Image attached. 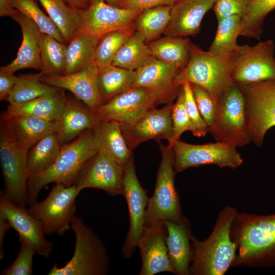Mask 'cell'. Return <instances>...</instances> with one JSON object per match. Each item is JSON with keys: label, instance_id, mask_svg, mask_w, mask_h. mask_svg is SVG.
<instances>
[{"label": "cell", "instance_id": "cell-1", "mask_svg": "<svg viewBox=\"0 0 275 275\" xmlns=\"http://www.w3.org/2000/svg\"><path fill=\"white\" fill-rule=\"evenodd\" d=\"M231 237L236 248L231 267H275V212L259 215L238 211Z\"/></svg>", "mask_w": 275, "mask_h": 275}, {"label": "cell", "instance_id": "cell-2", "mask_svg": "<svg viewBox=\"0 0 275 275\" xmlns=\"http://www.w3.org/2000/svg\"><path fill=\"white\" fill-rule=\"evenodd\" d=\"M238 212L231 205L218 213L213 229L204 240L191 234L190 275H224L234 261L236 248L231 237L232 222Z\"/></svg>", "mask_w": 275, "mask_h": 275}, {"label": "cell", "instance_id": "cell-3", "mask_svg": "<svg viewBox=\"0 0 275 275\" xmlns=\"http://www.w3.org/2000/svg\"><path fill=\"white\" fill-rule=\"evenodd\" d=\"M98 151L92 129L62 145L58 156L48 168L29 178V206L37 201L40 190L47 184L73 185L84 167Z\"/></svg>", "mask_w": 275, "mask_h": 275}, {"label": "cell", "instance_id": "cell-4", "mask_svg": "<svg viewBox=\"0 0 275 275\" xmlns=\"http://www.w3.org/2000/svg\"><path fill=\"white\" fill-rule=\"evenodd\" d=\"M234 52L218 53L205 51L190 42V57L177 74L176 82H185L205 90L217 107L223 96L234 84L232 80Z\"/></svg>", "mask_w": 275, "mask_h": 275}, {"label": "cell", "instance_id": "cell-5", "mask_svg": "<svg viewBox=\"0 0 275 275\" xmlns=\"http://www.w3.org/2000/svg\"><path fill=\"white\" fill-rule=\"evenodd\" d=\"M71 228L75 238L72 257L63 267L55 263L48 275H105L109 271V259L100 237L80 217L75 216Z\"/></svg>", "mask_w": 275, "mask_h": 275}, {"label": "cell", "instance_id": "cell-6", "mask_svg": "<svg viewBox=\"0 0 275 275\" xmlns=\"http://www.w3.org/2000/svg\"><path fill=\"white\" fill-rule=\"evenodd\" d=\"M14 139L4 112L0 122V161L4 180L1 193L9 200L25 207L29 204L28 155Z\"/></svg>", "mask_w": 275, "mask_h": 275}, {"label": "cell", "instance_id": "cell-7", "mask_svg": "<svg viewBox=\"0 0 275 275\" xmlns=\"http://www.w3.org/2000/svg\"><path fill=\"white\" fill-rule=\"evenodd\" d=\"M161 160L153 195L149 199L145 225L165 220L179 222L183 217L179 197L175 185L174 153L173 148L160 144Z\"/></svg>", "mask_w": 275, "mask_h": 275}, {"label": "cell", "instance_id": "cell-8", "mask_svg": "<svg viewBox=\"0 0 275 275\" xmlns=\"http://www.w3.org/2000/svg\"><path fill=\"white\" fill-rule=\"evenodd\" d=\"M208 133L216 142L236 148L251 142L245 109L244 99L240 88L235 85L223 96Z\"/></svg>", "mask_w": 275, "mask_h": 275}, {"label": "cell", "instance_id": "cell-9", "mask_svg": "<svg viewBox=\"0 0 275 275\" xmlns=\"http://www.w3.org/2000/svg\"><path fill=\"white\" fill-rule=\"evenodd\" d=\"M243 94L251 142L257 147L264 143L267 132L275 127V80L238 86Z\"/></svg>", "mask_w": 275, "mask_h": 275}, {"label": "cell", "instance_id": "cell-10", "mask_svg": "<svg viewBox=\"0 0 275 275\" xmlns=\"http://www.w3.org/2000/svg\"><path fill=\"white\" fill-rule=\"evenodd\" d=\"M79 193L74 184L66 186L56 183L43 201H36L28 209L41 222L46 234L62 235L71 228Z\"/></svg>", "mask_w": 275, "mask_h": 275}, {"label": "cell", "instance_id": "cell-11", "mask_svg": "<svg viewBox=\"0 0 275 275\" xmlns=\"http://www.w3.org/2000/svg\"><path fill=\"white\" fill-rule=\"evenodd\" d=\"M172 148L176 174L203 165L235 169L243 162L236 147L219 142L196 145L179 139L173 143Z\"/></svg>", "mask_w": 275, "mask_h": 275}, {"label": "cell", "instance_id": "cell-12", "mask_svg": "<svg viewBox=\"0 0 275 275\" xmlns=\"http://www.w3.org/2000/svg\"><path fill=\"white\" fill-rule=\"evenodd\" d=\"M275 45L268 39L254 45H239L234 52L232 80L240 86L275 80Z\"/></svg>", "mask_w": 275, "mask_h": 275}, {"label": "cell", "instance_id": "cell-13", "mask_svg": "<svg viewBox=\"0 0 275 275\" xmlns=\"http://www.w3.org/2000/svg\"><path fill=\"white\" fill-rule=\"evenodd\" d=\"M123 195L126 199L129 216V227L121 249L123 258L134 254L145 225V215L149 198L137 177L132 156L124 166Z\"/></svg>", "mask_w": 275, "mask_h": 275}, {"label": "cell", "instance_id": "cell-14", "mask_svg": "<svg viewBox=\"0 0 275 275\" xmlns=\"http://www.w3.org/2000/svg\"><path fill=\"white\" fill-rule=\"evenodd\" d=\"M160 103L159 95L153 90L134 87L93 111L98 121H114L122 124L134 121Z\"/></svg>", "mask_w": 275, "mask_h": 275}, {"label": "cell", "instance_id": "cell-15", "mask_svg": "<svg viewBox=\"0 0 275 275\" xmlns=\"http://www.w3.org/2000/svg\"><path fill=\"white\" fill-rule=\"evenodd\" d=\"M141 9L114 7L104 0H91L88 7L79 10L81 32L99 40L105 34L127 27L143 11Z\"/></svg>", "mask_w": 275, "mask_h": 275}, {"label": "cell", "instance_id": "cell-16", "mask_svg": "<svg viewBox=\"0 0 275 275\" xmlns=\"http://www.w3.org/2000/svg\"><path fill=\"white\" fill-rule=\"evenodd\" d=\"M124 165L102 150L84 167L74 185L80 193L88 188L100 189L112 196L123 195Z\"/></svg>", "mask_w": 275, "mask_h": 275}, {"label": "cell", "instance_id": "cell-17", "mask_svg": "<svg viewBox=\"0 0 275 275\" xmlns=\"http://www.w3.org/2000/svg\"><path fill=\"white\" fill-rule=\"evenodd\" d=\"M173 103L162 108H151L134 121L120 124L123 137L132 151L148 140L164 139L170 145L173 138L171 110Z\"/></svg>", "mask_w": 275, "mask_h": 275}, {"label": "cell", "instance_id": "cell-18", "mask_svg": "<svg viewBox=\"0 0 275 275\" xmlns=\"http://www.w3.org/2000/svg\"><path fill=\"white\" fill-rule=\"evenodd\" d=\"M0 213L17 232L20 242L32 245L36 254L41 256L48 257L50 255L53 244L46 238L41 222L28 209L14 203L1 192Z\"/></svg>", "mask_w": 275, "mask_h": 275}, {"label": "cell", "instance_id": "cell-19", "mask_svg": "<svg viewBox=\"0 0 275 275\" xmlns=\"http://www.w3.org/2000/svg\"><path fill=\"white\" fill-rule=\"evenodd\" d=\"M167 234V227L162 221L145 226L137 245L142 259L140 275H154L162 272L174 274L168 256Z\"/></svg>", "mask_w": 275, "mask_h": 275}, {"label": "cell", "instance_id": "cell-20", "mask_svg": "<svg viewBox=\"0 0 275 275\" xmlns=\"http://www.w3.org/2000/svg\"><path fill=\"white\" fill-rule=\"evenodd\" d=\"M179 71L175 66L151 56L135 70L132 87L151 89L159 95L162 103H171L182 87L176 82Z\"/></svg>", "mask_w": 275, "mask_h": 275}, {"label": "cell", "instance_id": "cell-21", "mask_svg": "<svg viewBox=\"0 0 275 275\" xmlns=\"http://www.w3.org/2000/svg\"><path fill=\"white\" fill-rule=\"evenodd\" d=\"M98 67L94 62L80 70L67 74H42L44 83L67 90L92 110L102 104L97 85Z\"/></svg>", "mask_w": 275, "mask_h": 275}, {"label": "cell", "instance_id": "cell-22", "mask_svg": "<svg viewBox=\"0 0 275 275\" xmlns=\"http://www.w3.org/2000/svg\"><path fill=\"white\" fill-rule=\"evenodd\" d=\"M215 0H178L171 11L170 22L163 32L168 36L186 37L200 32L201 21Z\"/></svg>", "mask_w": 275, "mask_h": 275}, {"label": "cell", "instance_id": "cell-23", "mask_svg": "<svg viewBox=\"0 0 275 275\" xmlns=\"http://www.w3.org/2000/svg\"><path fill=\"white\" fill-rule=\"evenodd\" d=\"M11 17L19 24L21 28L22 42L16 58L10 64L1 67L0 70L12 73L25 68L41 71L42 33L32 20L18 10Z\"/></svg>", "mask_w": 275, "mask_h": 275}, {"label": "cell", "instance_id": "cell-24", "mask_svg": "<svg viewBox=\"0 0 275 275\" xmlns=\"http://www.w3.org/2000/svg\"><path fill=\"white\" fill-rule=\"evenodd\" d=\"M168 231L166 243L171 265L177 275H189L192 257L191 224L185 216L179 222L162 221Z\"/></svg>", "mask_w": 275, "mask_h": 275}, {"label": "cell", "instance_id": "cell-25", "mask_svg": "<svg viewBox=\"0 0 275 275\" xmlns=\"http://www.w3.org/2000/svg\"><path fill=\"white\" fill-rule=\"evenodd\" d=\"M57 132L62 146L74 140L85 131L93 129L99 122L94 111L82 101L66 97Z\"/></svg>", "mask_w": 275, "mask_h": 275}, {"label": "cell", "instance_id": "cell-26", "mask_svg": "<svg viewBox=\"0 0 275 275\" xmlns=\"http://www.w3.org/2000/svg\"><path fill=\"white\" fill-rule=\"evenodd\" d=\"M8 120L12 134L17 144L29 151L45 136L57 132L59 121L51 122L32 116H20L4 112Z\"/></svg>", "mask_w": 275, "mask_h": 275}, {"label": "cell", "instance_id": "cell-27", "mask_svg": "<svg viewBox=\"0 0 275 275\" xmlns=\"http://www.w3.org/2000/svg\"><path fill=\"white\" fill-rule=\"evenodd\" d=\"M64 90L59 88L30 101L9 104L6 112L15 116H32L51 122L59 121L66 97Z\"/></svg>", "mask_w": 275, "mask_h": 275}, {"label": "cell", "instance_id": "cell-28", "mask_svg": "<svg viewBox=\"0 0 275 275\" xmlns=\"http://www.w3.org/2000/svg\"><path fill=\"white\" fill-rule=\"evenodd\" d=\"M98 150H102L125 166L132 156L122 134L120 124L99 121L92 129Z\"/></svg>", "mask_w": 275, "mask_h": 275}, {"label": "cell", "instance_id": "cell-29", "mask_svg": "<svg viewBox=\"0 0 275 275\" xmlns=\"http://www.w3.org/2000/svg\"><path fill=\"white\" fill-rule=\"evenodd\" d=\"M135 71L112 64L98 68L97 85L102 104L132 87Z\"/></svg>", "mask_w": 275, "mask_h": 275}, {"label": "cell", "instance_id": "cell-30", "mask_svg": "<svg viewBox=\"0 0 275 275\" xmlns=\"http://www.w3.org/2000/svg\"><path fill=\"white\" fill-rule=\"evenodd\" d=\"M38 1L68 43L80 31L79 10L69 6L63 0Z\"/></svg>", "mask_w": 275, "mask_h": 275}, {"label": "cell", "instance_id": "cell-31", "mask_svg": "<svg viewBox=\"0 0 275 275\" xmlns=\"http://www.w3.org/2000/svg\"><path fill=\"white\" fill-rule=\"evenodd\" d=\"M189 39L167 36L149 44L152 56L172 64L180 71L187 65L190 57Z\"/></svg>", "mask_w": 275, "mask_h": 275}, {"label": "cell", "instance_id": "cell-32", "mask_svg": "<svg viewBox=\"0 0 275 275\" xmlns=\"http://www.w3.org/2000/svg\"><path fill=\"white\" fill-rule=\"evenodd\" d=\"M98 41L80 31L67 46L65 74L77 72L94 62Z\"/></svg>", "mask_w": 275, "mask_h": 275}, {"label": "cell", "instance_id": "cell-33", "mask_svg": "<svg viewBox=\"0 0 275 275\" xmlns=\"http://www.w3.org/2000/svg\"><path fill=\"white\" fill-rule=\"evenodd\" d=\"M62 145L58 134L53 132L44 137L29 151V178L48 168L58 156Z\"/></svg>", "mask_w": 275, "mask_h": 275}, {"label": "cell", "instance_id": "cell-34", "mask_svg": "<svg viewBox=\"0 0 275 275\" xmlns=\"http://www.w3.org/2000/svg\"><path fill=\"white\" fill-rule=\"evenodd\" d=\"M274 9L275 0H245L240 36L259 40L263 34L264 19Z\"/></svg>", "mask_w": 275, "mask_h": 275}, {"label": "cell", "instance_id": "cell-35", "mask_svg": "<svg viewBox=\"0 0 275 275\" xmlns=\"http://www.w3.org/2000/svg\"><path fill=\"white\" fill-rule=\"evenodd\" d=\"M172 6L160 5L145 9L134 20L135 32L149 42L163 33L171 19Z\"/></svg>", "mask_w": 275, "mask_h": 275}, {"label": "cell", "instance_id": "cell-36", "mask_svg": "<svg viewBox=\"0 0 275 275\" xmlns=\"http://www.w3.org/2000/svg\"><path fill=\"white\" fill-rule=\"evenodd\" d=\"M145 39L135 32L121 47L111 64L136 70L151 54Z\"/></svg>", "mask_w": 275, "mask_h": 275}, {"label": "cell", "instance_id": "cell-37", "mask_svg": "<svg viewBox=\"0 0 275 275\" xmlns=\"http://www.w3.org/2000/svg\"><path fill=\"white\" fill-rule=\"evenodd\" d=\"M66 43L42 33L41 45L42 74H65L66 67Z\"/></svg>", "mask_w": 275, "mask_h": 275}, {"label": "cell", "instance_id": "cell-38", "mask_svg": "<svg viewBox=\"0 0 275 275\" xmlns=\"http://www.w3.org/2000/svg\"><path fill=\"white\" fill-rule=\"evenodd\" d=\"M41 73L18 76L7 101L9 104L26 102L59 88L48 85L40 80Z\"/></svg>", "mask_w": 275, "mask_h": 275}, {"label": "cell", "instance_id": "cell-39", "mask_svg": "<svg viewBox=\"0 0 275 275\" xmlns=\"http://www.w3.org/2000/svg\"><path fill=\"white\" fill-rule=\"evenodd\" d=\"M135 32L134 21L127 27L103 35L99 40L96 49L94 62L98 67L111 64L118 51Z\"/></svg>", "mask_w": 275, "mask_h": 275}, {"label": "cell", "instance_id": "cell-40", "mask_svg": "<svg viewBox=\"0 0 275 275\" xmlns=\"http://www.w3.org/2000/svg\"><path fill=\"white\" fill-rule=\"evenodd\" d=\"M241 17L234 15L218 21L217 31L208 50L218 53H231L238 48Z\"/></svg>", "mask_w": 275, "mask_h": 275}, {"label": "cell", "instance_id": "cell-41", "mask_svg": "<svg viewBox=\"0 0 275 275\" xmlns=\"http://www.w3.org/2000/svg\"><path fill=\"white\" fill-rule=\"evenodd\" d=\"M13 5L15 9L32 20L42 33L48 34L61 42L67 43L56 25L39 8L34 0H13Z\"/></svg>", "mask_w": 275, "mask_h": 275}, {"label": "cell", "instance_id": "cell-42", "mask_svg": "<svg viewBox=\"0 0 275 275\" xmlns=\"http://www.w3.org/2000/svg\"><path fill=\"white\" fill-rule=\"evenodd\" d=\"M185 96V105L190 124V131L195 136H205L208 133V127L201 116L194 99L190 83L182 85Z\"/></svg>", "mask_w": 275, "mask_h": 275}, {"label": "cell", "instance_id": "cell-43", "mask_svg": "<svg viewBox=\"0 0 275 275\" xmlns=\"http://www.w3.org/2000/svg\"><path fill=\"white\" fill-rule=\"evenodd\" d=\"M173 127V138L169 146L172 147L173 143L180 139L181 135L186 131H190V124L185 105L184 92L182 87L178 93L171 110Z\"/></svg>", "mask_w": 275, "mask_h": 275}, {"label": "cell", "instance_id": "cell-44", "mask_svg": "<svg viewBox=\"0 0 275 275\" xmlns=\"http://www.w3.org/2000/svg\"><path fill=\"white\" fill-rule=\"evenodd\" d=\"M36 254L30 244L21 242L16 258L9 267L1 270L2 275H31L33 273V259Z\"/></svg>", "mask_w": 275, "mask_h": 275}, {"label": "cell", "instance_id": "cell-45", "mask_svg": "<svg viewBox=\"0 0 275 275\" xmlns=\"http://www.w3.org/2000/svg\"><path fill=\"white\" fill-rule=\"evenodd\" d=\"M190 85L200 113L209 127L214 121L217 107L205 90L196 84H190Z\"/></svg>", "mask_w": 275, "mask_h": 275}, {"label": "cell", "instance_id": "cell-46", "mask_svg": "<svg viewBox=\"0 0 275 275\" xmlns=\"http://www.w3.org/2000/svg\"><path fill=\"white\" fill-rule=\"evenodd\" d=\"M213 9L217 21L234 15L241 18L245 10V0H215Z\"/></svg>", "mask_w": 275, "mask_h": 275}, {"label": "cell", "instance_id": "cell-47", "mask_svg": "<svg viewBox=\"0 0 275 275\" xmlns=\"http://www.w3.org/2000/svg\"><path fill=\"white\" fill-rule=\"evenodd\" d=\"M178 0H124L121 8L141 9L160 6H173Z\"/></svg>", "mask_w": 275, "mask_h": 275}, {"label": "cell", "instance_id": "cell-48", "mask_svg": "<svg viewBox=\"0 0 275 275\" xmlns=\"http://www.w3.org/2000/svg\"><path fill=\"white\" fill-rule=\"evenodd\" d=\"M18 76L14 73L0 70V100L7 101Z\"/></svg>", "mask_w": 275, "mask_h": 275}, {"label": "cell", "instance_id": "cell-49", "mask_svg": "<svg viewBox=\"0 0 275 275\" xmlns=\"http://www.w3.org/2000/svg\"><path fill=\"white\" fill-rule=\"evenodd\" d=\"M12 228L9 221L0 213V259L4 256V238L8 229Z\"/></svg>", "mask_w": 275, "mask_h": 275}, {"label": "cell", "instance_id": "cell-50", "mask_svg": "<svg viewBox=\"0 0 275 275\" xmlns=\"http://www.w3.org/2000/svg\"><path fill=\"white\" fill-rule=\"evenodd\" d=\"M17 10L13 5V0H0V16L12 17Z\"/></svg>", "mask_w": 275, "mask_h": 275}, {"label": "cell", "instance_id": "cell-51", "mask_svg": "<svg viewBox=\"0 0 275 275\" xmlns=\"http://www.w3.org/2000/svg\"><path fill=\"white\" fill-rule=\"evenodd\" d=\"M71 7L77 10L86 9L90 3L91 0H63Z\"/></svg>", "mask_w": 275, "mask_h": 275}, {"label": "cell", "instance_id": "cell-52", "mask_svg": "<svg viewBox=\"0 0 275 275\" xmlns=\"http://www.w3.org/2000/svg\"><path fill=\"white\" fill-rule=\"evenodd\" d=\"M109 5L121 8L124 0H104Z\"/></svg>", "mask_w": 275, "mask_h": 275}]
</instances>
